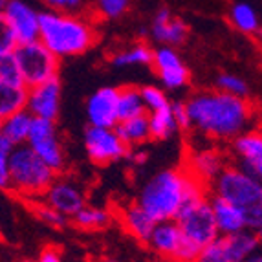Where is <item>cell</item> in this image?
I'll return each instance as SVG.
<instances>
[{
  "mask_svg": "<svg viewBox=\"0 0 262 262\" xmlns=\"http://www.w3.org/2000/svg\"><path fill=\"white\" fill-rule=\"evenodd\" d=\"M101 262H121V260H116V258H103Z\"/></svg>",
  "mask_w": 262,
  "mask_h": 262,
  "instance_id": "obj_44",
  "label": "cell"
},
{
  "mask_svg": "<svg viewBox=\"0 0 262 262\" xmlns=\"http://www.w3.org/2000/svg\"><path fill=\"white\" fill-rule=\"evenodd\" d=\"M24 86L31 88L59 77L61 59H57L40 40L18 44L13 52Z\"/></svg>",
  "mask_w": 262,
  "mask_h": 262,
  "instance_id": "obj_6",
  "label": "cell"
},
{
  "mask_svg": "<svg viewBox=\"0 0 262 262\" xmlns=\"http://www.w3.org/2000/svg\"><path fill=\"white\" fill-rule=\"evenodd\" d=\"M127 158L130 160L132 165H136V167H143L145 163L149 162V150L140 149V147H134V149H128Z\"/></svg>",
  "mask_w": 262,
  "mask_h": 262,
  "instance_id": "obj_38",
  "label": "cell"
},
{
  "mask_svg": "<svg viewBox=\"0 0 262 262\" xmlns=\"http://www.w3.org/2000/svg\"><path fill=\"white\" fill-rule=\"evenodd\" d=\"M231 154L236 160V169L262 180V134L260 128H249L231 140Z\"/></svg>",
  "mask_w": 262,
  "mask_h": 262,
  "instance_id": "obj_11",
  "label": "cell"
},
{
  "mask_svg": "<svg viewBox=\"0 0 262 262\" xmlns=\"http://www.w3.org/2000/svg\"><path fill=\"white\" fill-rule=\"evenodd\" d=\"M140 94H141V101H143L145 110H147V112L160 110L170 103L169 97H167V94L163 92L162 88L152 86V84H147V86L140 88Z\"/></svg>",
  "mask_w": 262,
  "mask_h": 262,
  "instance_id": "obj_34",
  "label": "cell"
},
{
  "mask_svg": "<svg viewBox=\"0 0 262 262\" xmlns=\"http://www.w3.org/2000/svg\"><path fill=\"white\" fill-rule=\"evenodd\" d=\"M184 233L178 227V224L174 220H165V222H156L150 231L149 238L145 242V246L154 251L156 255H160L162 258L172 262L176 251H178L180 244L184 242Z\"/></svg>",
  "mask_w": 262,
  "mask_h": 262,
  "instance_id": "obj_19",
  "label": "cell"
},
{
  "mask_svg": "<svg viewBox=\"0 0 262 262\" xmlns=\"http://www.w3.org/2000/svg\"><path fill=\"white\" fill-rule=\"evenodd\" d=\"M9 0H0V11H4V8L8 6Z\"/></svg>",
  "mask_w": 262,
  "mask_h": 262,
  "instance_id": "obj_43",
  "label": "cell"
},
{
  "mask_svg": "<svg viewBox=\"0 0 262 262\" xmlns=\"http://www.w3.org/2000/svg\"><path fill=\"white\" fill-rule=\"evenodd\" d=\"M116 112H118V123L125 121V119L136 118V116H141V114H147L143 101H141L140 88H136V86L118 88V105H116Z\"/></svg>",
  "mask_w": 262,
  "mask_h": 262,
  "instance_id": "obj_27",
  "label": "cell"
},
{
  "mask_svg": "<svg viewBox=\"0 0 262 262\" xmlns=\"http://www.w3.org/2000/svg\"><path fill=\"white\" fill-rule=\"evenodd\" d=\"M209 206L213 211L214 222L219 235H235L248 229V214L246 209L235 206L231 202L224 200L216 194H209Z\"/></svg>",
  "mask_w": 262,
  "mask_h": 262,
  "instance_id": "obj_18",
  "label": "cell"
},
{
  "mask_svg": "<svg viewBox=\"0 0 262 262\" xmlns=\"http://www.w3.org/2000/svg\"><path fill=\"white\" fill-rule=\"evenodd\" d=\"M39 40L57 57L83 55L97 42V28L83 15L39 11Z\"/></svg>",
  "mask_w": 262,
  "mask_h": 262,
  "instance_id": "obj_3",
  "label": "cell"
},
{
  "mask_svg": "<svg viewBox=\"0 0 262 262\" xmlns=\"http://www.w3.org/2000/svg\"><path fill=\"white\" fill-rule=\"evenodd\" d=\"M0 191H9V170L8 162H0Z\"/></svg>",
  "mask_w": 262,
  "mask_h": 262,
  "instance_id": "obj_40",
  "label": "cell"
},
{
  "mask_svg": "<svg viewBox=\"0 0 262 262\" xmlns=\"http://www.w3.org/2000/svg\"><path fill=\"white\" fill-rule=\"evenodd\" d=\"M61 96L62 86L59 77L31 86L26 94V110L33 118L57 121L61 112Z\"/></svg>",
  "mask_w": 262,
  "mask_h": 262,
  "instance_id": "obj_12",
  "label": "cell"
},
{
  "mask_svg": "<svg viewBox=\"0 0 262 262\" xmlns=\"http://www.w3.org/2000/svg\"><path fill=\"white\" fill-rule=\"evenodd\" d=\"M28 204L31 206L33 213L37 214V219L42 220L44 224H48V226H52V227H57V229H62V227L68 226V216H64V214H61L59 211L46 206L42 200H30Z\"/></svg>",
  "mask_w": 262,
  "mask_h": 262,
  "instance_id": "obj_33",
  "label": "cell"
},
{
  "mask_svg": "<svg viewBox=\"0 0 262 262\" xmlns=\"http://www.w3.org/2000/svg\"><path fill=\"white\" fill-rule=\"evenodd\" d=\"M244 262H262V255H260V249L258 251H255V253H251L248 258H246Z\"/></svg>",
  "mask_w": 262,
  "mask_h": 262,
  "instance_id": "obj_42",
  "label": "cell"
},
{
  "mask_svg": "<svg viewBox=\"0 0 262 262\" xmlns=\"http://www.w3.org/2000/svg\"><path fill=\"white\" fill-rule=\"evenodd\" d=\"M227 262H244L251 253L260 249V235L244 229L235 235H222Z\"/></svg>",
  "mask_w": 262,
  "mask_h": 262,
  "instance_id": "obj_21",
  "label": "cell"
},
{
  "mask_svg": "<svg viewBox=\"0 0 262 262\" xmlns=\"http://www.w3.org/2000/svg\"><path fill=\"white\" fill-rule=\"evenodd\" d=\"M8 170L9 191L24 202L40 200L57 176L55 170L50 169L26 143L13 147L8 158Z\"/></svg>",
  "mask_w": 262,
  "mask_h": 262,
  "instance_id": "obj_4",
  "label": "cell"
},
{
  "mask_svg": "<svg viewBox=\"0 0 262 262\" xmlns=\"http://www.w3.org/2000/svg\"><path fill=\"white\" fill-rule=\"evenodd\" d=\"M4 15L13 30L18 44L39 40V11L24 0H9L4 8Z\"/></svg>",
  "mask_w": 262,
  "mask_h": 262,
  "instance_id": "obj_14",
  "label": "cell"
},
{
  "mask_svg": "<svg viewBox=\"0 0 262 262\" xmlns=\"http://www.w3.org/2000/svg\"><path fill=\"white\" fill-rule=\"evenodd\" d=\"M170 110H172V116H174V121H176V125H178L180 130H191V121H189L185 101L170 103Z\"/></svg>",
  "mask_w": 262,
  "mask_h": 262,
  "instance_id": "obj_37",
  "label": "cell"
},
{
  "mask_svg": "<svg viewBox=\"0 0 262 262\" xmlns=\"http://www.w3.org/2000/svg\"><path fill=\"white\" fill-rule=\"evenodd\" d=\"M0 79H2V81H8V83L24 84L20 79V72H18V66H17V61H15L13 53L0 55Z\"/></svg>",
  "mask_w": 262,
  "mask_h": 262,
  "instance_id": "obj_35",
  "label": "cell"
},
{
  "mask_svg": "<svg viewBox=\"0 0 262 262\" xmlns=\"http://www.w3.org/2000/svg\"><path fill=\"white\" fill-rule=\"evenodd\" d=\"M50 11H59V13L70 15H83L88 17V9L92 8L94 0H40Z\"/></svg>",
  "mask_w": 262,
  "mask_h": 262,
  "instance_id": "obj_31",
  "label": "cell"
},
{
  "mask_svg": "<svg viewBox=\"0 0 262 262\" xmlns=\"http://www.w3.org/2000/svg\"><path fill=\"white\" fill-rule=\"evenodd\" d=\"M118 88L103 86L97 88L86 101V118L88 125L103 128H114L118 125Z\"/></svg>",
  "mask_w": 262,
  "mask_h": 262,
  "instance_id": "obj_16",
  "label": "cell"
},
{
  "mask_svg": "<svg viewBox=\"0 0 262 262\" xmlns=\"http://www.w3.org/2000/svg\"><path fill=\"white\" fill-rule=\"evenodd\" d=\"M116 134L121 138V141L127 145L128 149L141 147L143 143L150 141V130H149V114H141L136 118L119 121L114 127Z\"/></svg>",
  "mask_w": 262,
  "mask_h": 262,
  "instance_id": "obj_22",
  "label": "cell"
},
{
  "mask_svg": "<svg viewBox=\"0 0 262 262\" xmlns=\"http://www.w3.org/2000/svg\"><path fill=\"white\" fill-rule=\"evenodd\" d=\"M17 46H18V42H17V39H15L13 30L9 26L4 11H0V55L13 53Z\"/></svg>",
  "mask_w": 262,
  "mask_h": 262,
  "instance_id": "obj_36",
  "label": "cell"
},
{
  "mask_svg": "<svg viewBox=\"0 0 262 262\" xmlns=\"http://www.w3.org/2000/svg\"><path fill=\"white\" fill-rule=\"evenodd\" d=\"M207 191L185 167L165 169L147 180L136 202L154 222H165L174 220L187 202L207 196Z\"/></svg>",
  "mask_w": 262,
  "mask_h": 262,
  "instance_id": "obj_2",
  "label": "cell"
},
{
  "mask_svg": "<svg viewBox=\"0 0 262 262\" xmlns=\"http://www.w3.org/2000/svg\"><path fill=\"white\" fill-rule=\"evenodd\" d=\"M184 167L198 182H202L209 189V185L214 182V178L227 167V158L226 154L220 152L214 147L192 149V152L187 156V162H185Z\"/></svg>",
  "mask_w": 262,
  "mask_h": 262,
  "instance_id": "obj_15",
  "label": "cell"
},
{
  "mask_svg": "<svg viewBox=\"0 0 262 262\" xmlns=\"http://www.w3.org/2000/svg\"><path fill=\"white\" fill-rule=\"evenodd\" d=\"M149 114V130H150V140L156 141H165L170 140L172 136L180 132L178 125L174 121L172 110H170V103L160 110H154Z\"/></svg>",
  "mask_w": 262,
  "mask_h": 262,
  "instance_id": "obj_25",
  "label": "cell"
},
{
  "mask_svg": "<svg viewBox=\"0 0 262 262\" xmlns=\"http://www.w3.org/2000/svg\"><path fill=\"white\" fill-rule=\"evenodd\" d=\"M216 90L236 97H249V92H251L249 84L246 83L241 75L235 74H220L216 77Z\"/></svg>",
  "mask_w": 262,
  "mask_h": 262,
  "instance_id": "obj_30",
  "label": "cell"
},
{
  "mask_svg": "<svg viewBox=\"0 0 262 262\" xmlns=\"http://www.w3.org/2000/svg\"><path fill=\"white\" fill-rule=\"evenodd\" d=\"M40 200L64 216H74L84 206V191L75 180L59 172Z\"/></svg>",
  "mask_w": 262,
  "mask_h": 262,
  "instance_id": "obj_10",
  "label": "cell"
},
{
  "mask_svg": "<svg viewBox=\"0 0 262 262\" xmlns=\"http://www.w3.org/2000/svg\"><path fill=\"white\" fill-rule=\"evenodd\" d=\"M35 262H62V257L59 253V249L53 248V246H46V248L40 251L39 258Z\"/></svg>",
  "mask_w": 262,
  "mask_h": 262,
  "instance_id": "obj_39",
  "label": "cell"
},
{
  "mask_svg": "<svg viewBox=\"0 0 262 262\" xmlns=\"http://www.w3.org/2000/svg\"><path fill=\"white\" fill-rule=\"evenodd\" d=\"M213 194L248 211L262 209V180L246 174L235 165H227L209 185Z\"/></svg>",
  "mask_w": 262,
  "mask_h": 262,
  "instance_id": "obj_5",
  "label": "cell"
},
{
  "mask_svg": "<svg viewBox=\"0 0 262 262\" xmlns=\"http://www.w3.org/2000/svg\"><path fill=\"white\" fill-rule=\"evenodd\" d=\"M229 22L242 35H260V15H258L257 4L251 0H233L229 8Z\"/></svg>",
  "mask_w": 262,
  "mask_h": 262,
  "instance_id": "obj_20",
  "label": "cell"
},
{
  "mask_svg": "<svg viewBox=\"0 0 262 262\" xmlns=\"http://www.w3.org/2000/svg\"><path fill=\"white\" fill-rule=\"evenodd\" d=\"M31 123H33V116L26 108L17 110L0 121V134L4 136L13 147L24 145L28 140V134H30Z\"/></svg>",
  "mask_w": 262,
  "mask_h": 262,
  "instance_id": "obj_24",
  "label": "cell"
},
{
  "mask_svg": "<svg viewBox=\"0 0 262 262\" xmlns=\"http://www.w3.org/2000/svg\"><path fill=\"white\" fill-rule=\"evenodd\" d=\"M189 35V26L185 20L180 17H174L170 13L169 8H160L152 18V26H150V37L156 42L163 46H180L184 44Z\"/></svg>",
  "mask_w": 262,
  "mask_h": 262,
  "instance_id": "obj_17",
  "label": "cell"
},
{
  "mask_svg": "<svg viewBox=\"0 0 262 262\" xmlns=\"http://www.w3.org/2000/svg\"><path fill=\"white\" fill-rule=\"evenodd\" d=\"M96 13L106 20L121 18L130 8V0H94L92 2Z\"/></svg>",
  "mask_w": 262,
  "mask_h": 262,
  "instance_id": "obj_32",
  "label": "cell"
},
{
  "mask_svg": "<svg viewBox=\"0 0 262 262\" xmlns=\"http://www.w3.org/2000/svg\"><path fill=\"white\" fill-rule=\"evenodd\" d=\"M191 128L209 140L231 141L258 121L249 97H236L220 90H204L185 101Z\"/></svg>",
  "mask_w": 262,
  "mask_h": 262,
  "instance_id": "obj_1",
  "label": "cell"
},
{
  "mask_svg": "<svg viewBox=\"0 0 262 262\" xmlns=\"http://www.w3.org/2000/svg\"><path fill=\"white\" fill-rule=\"evenodd\" d=\"M121 224H123V227L134 236L136 241H140L145 244L156 222L138 206V202H132V204H128V206L123 209Z\"/></svg>",
  "mask_w": 262,
  "mask_h": 262,
  "instance_id": "obj_23",
  "label": "cell"
},
{
  "mask_svg": "<svg viewBox=\"0 0 262 262\" xmlns=\"http://www.w3.org/2000/svg\"><path fill=\"white\" fill-rule=\"evenodd\" d=\"M158 79L167 90H180L187 86L189 83V70L184 64L180 53L170 46H160L152 50V62Z\"/></svg>",
  "mask_w": 262,
  "mask_h": 262,
  "instance_id": "obj_13",
  "label": "cell"
},
{
  "mask_svg": "<svg viewBox=\"0 0 262 262\" xmlns=\"http://www.w3.org/2000/svg\"><path fill=\"white\" fill-rule=\"evenodd\" d=\"M22 262H33V260H22Z\"/></svg>",
  "mask_w": 262,
  "mask_h": 262,
  "instance_id": "obj_45",
  "label": "cell"
},
{
  "mask_svg": "<svg viewBox=\"0 0 262 262\" xmlns=\"http://www.w3.org/2000/svg\"><path fill=\"white\" fill-rule=\"evenodd\" d=\"M26 145L50 169L55 170L57 174L66 169L64 147H62V141L59 138V132H57L55 121L33 118Z\"/></svg>",
  "mask_w": 262,
  "mask_h": 262,
  "instance_id": "obj_8",
  "label": "cell"
},
{
  "mask_svg": "<svg viewBox=\"0 0 262 262\" xmlns=\"http://www.w3.org/2000/svg\"><path fill=\"white\" fill-rule=\"evenodd\" d=\"M11 150H13V145L9 143L8 140H6L4 136L0 134V162H8L9 154H11Z\"/></svg>",
  "mask_w": 262,
  "mask_h": 262,
  "instance_id": "obj_41",
  "label": "cell"
},
{
  "mask_svg": "<svg viewBox=\"0 0 262 262\" xmlns=\"http://www.w3.org/2000/svg\"><path fill=\"white\" fill-rule=\"evenodd\" d=\"M28 88L24 84H15L0 79V121L17 110L26 108Z\"/></svg>",
  "mask_w": 262,
  "mask_h": 262,
  "instance_id": "obj_26",
  "label": "cell"
},
{
  "mask_svg": "<svg viewBox=\"0 0 262 262\" xmlns=\"http://www.w3.org/2000/svg\"><path fill=\"white\" fill-rule=\"evenodd\" d=\"M84 152L96 165H108L127 158L128 147L121 141L114 128L92 127L88 125L83 136Z\"/></svg>",
  "mask_w": 262,
  "mask_h": 262,
  "instance_id": "obj_9",
  "label": "cell"
},
{
  "mask_svg": "<svg viewBox=\"0 0 262 262\" xmlns=\"http://www.w3.org/2000/svg\"><path fill=\"white\" fill-rule=\"evenodd\" d=\"M110 62L118 68H125V66H149L152 62V48L149 44L140 40L134 46L121 52H116L110 57Z\"/></svg>",
  "mask_w": 262,
  "mask_h": 262,
  "instance_id": "obj_28",
  "label": "cell"
},
{
  "mask_svg": "<svg viewBox=\"0 0 262 262\" xmlns=\"http://www.w3.org/2000/svg\"><path fill=\"white\" fill-rule=\"evenodd\" d=\"M207 196L187 202L185 206H182V209L178 211L174 219L182 233L200 248H204L219 236V229H216V222H214Z\"/></svg>",
  "mask_w": 262,
  "mask_h": 262,
  "instance_id": "obj_7",
  "label": "cell"
},
{
  "mask_svg": "<svg viewBox=\"0 0 262 262\" xmlns=\"http://www.w3.org/2000/svg\"><path fill=\"white\" fill-rule=\"evenodd\" d=\"M110 220H112V216H110L108 211L86 206V204L72 216V222H74L75 226L81 227V229H88V231H92V229H103V227L108 226Z\"/></svg>",
  "mask_w": 262,
  "mask_h": 262,
  "instance_id": "obj_29",
  "label": "cell"
}]
</instances>
